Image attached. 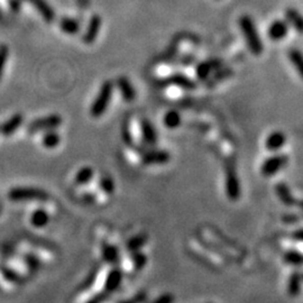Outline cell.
<instances>
[{"mask_svg": "<svg viewBox=\"0 0 303 303\" xmlns=\"http://www.w3.org/2000/svg\"><path fill=\"white\" fill-rule=\"evenodd\" d=\"M239 27L247 47L254 55H261L264 51L261 35L257 31L254 20L249 15H242L239 18Z\"/></svg>", "mask_w": 303, "mask_h": 303, "instance_id": "cell-1", "label": "cell"}, {"mask_svg": "<svg viewBox=\"0 0 303 303\" xmlns=\"http://www.w3.org/2000/svg\"><path fill=\"white\" fill-rule=\"evenodd\" d=\"M113 93H114V84L110 81H106L101 86L100 91H99L95 101H93V103L91 104L90 115L93 118L101 117V116L106 113V110L110 103V100H112Z\"/></svg>", "mask_w": 303, "mask_h": 303, "instance_id": "cell-2", "label": "cell"}, {"mask_svg": "<svg viewBox=\"0 0 303 303\" xmlns=\"http://www.w3.org/2000/svg\"><path fill=\"white\" fill-rule=\"evenodd\" d=\"M9 200L14 202H29V201H46L48 195L44 190L31 186H18L9 191Z\"/></svg>", "mask_w": 303, "mask_h": 303, "instance_id": "cell-3", "label": "cell"}, {"mask_svg": "<svg viewBox=\"0 0 303 303\" xmlns=\"http://www.w3.org/2000/svg\"><path fill=\"white\" fill-rule=\"evenodd\" d=\"M225 190L226 195H227V197L231 201H237L240 198L241 186L234 163L226 164Z\"/></svg>", "mask_w": 303, "mask_h": 303, "instance_id": "cell-4", "label": "cell"}, {"mask_svg": "<svg viewBox=\"0 0 303 303\" xmlns=\"http://www.w3.org/2000/svg\"><path fill=\"white\" fill-rule=\"evenodd\" d=\"M289 163V157L285 154H275L269 156L263 162L261 167V174L265 178L277 175L281 170H283Z\"/></svg>", "mask_w": 303, "mask_h": 303, "instance_id": "cell-5", "label": "cell"}, {"mask_svg": "<svg viewBox=\"0 0 303 303\" xmlns=\"http://www.w3.org/2000/svg\"><path fill=\"white\" fill-rule=\"evenodd\" d=\"M62 125V118L59 115H49L46 117L38 118L29 125L27 131L30 134H37L41 131L54 130Z\"/></svg>", "mask_w": 303, "mask_h": 303, "instance_id": "cell-6", "label": "cell"}, {"mask_svg": "<svg viewBox=\"0 0 303 303\" xmlns=\"http://www.w3.org/2000/svg\"><path fill=\"white\" fill-rule=\"evenodd\" d=\"M170 159V153L163 150L143 151L142 153V162L145 165H161L168 163Z\"/></svg>", "mask_w": 303, "mask_h": 303, "instance_id": "cell-7", "label": "cell"}, {"mask_svg": "<svg viewBox=\"0 0 303 303\" xmlns=\"http://www.w3.org/2000/svg\"><path fill=\"white\" fill-rule=\"evenodd\" d=\"M289 34V24L285 20L277 19L272 21L267 30V35L269 40L273 42L283 41L284 38Z\"/></svg>", "mask_w": 303, "mask_h": 303, "instance_id": "cell-8", "label": "cell"}, {"mask_svg": "<svg viewBox=\"0 0 303 303\" xmlns=\"http://www.w3.org/2000/svg\"><path fill=\"white\" fill-rule=\"evenodd\" d=\"M116 86H117L120 95L125 101H134V99L136 98V90L126 76H118L117 80H116Z\"/></svg>", "mask_w": 303, "mask_h": 303, "instance_id": "cell-9", "label": "cell"}, {"mask_svg": "<svg viewBox=\"0 0 303 303\" xmlns=\"http://www.w3.org/2000/svg\"><path fill=\"white\" fill-rule=\"evenodd\" d=\"M286 144V135L281 130H274L265 140V147L269 152H278Z\"/></svg>", "mask_w": 303, "mask_h": 303, "instance_id": "cell-10", "label": "cell"}, {"mask_svg": "<svg viewBox=\"0 0 303 303\" xmlns=\"http://www.w3.org/2000/svg\"><path fill=\"white\" fill-rule=\"evenodd\" d=\"M141 133L143 141L147 146H154L157 143V133L155 127L148 119L141 120Z\"/></svg>", "mask_w": 303, "mask_h": 303, "instance_id": "cell-11", "label": "cell"}, {"mask_svg": "<svg viewBox=\"0 0 303 303\" xmlns=\"http://www.w3.org/2000/svg\"><path fill=\"white\" fill-rule=\"evenodd\" d=\"M100 27H101L100 16L93 15L89 21V25H88V29L85 33V35H84V42L86 44H92L93 42H95L97 40L99 32H100Z\"/></svg>", "mask_w": 303, "mask_h": 303, "instance_id": "cell-12", "label": "cell"}, {"mask_svg": "<svg viewBox=\"0 0 303 303\" xmlns=\"http://www.w3.org/2000/svg\"><path fill=\"white\" fill-rule=\"evenodd\" d=\"M285 21L294 29L299 34H303V15L294 8H288L285 10Z\"/></svg>", "mask_w": 303, "mask_h": 303, "instance_id": "cell-13", "label": "cell"}, {"mask_svg": "<svg viewBox=\"0 0 303 303\" xmlns=\"http://www.w3.org/2000/svg\"><path fill=\"white\" fill-rule=\"evenodd\" d=\"M275 194H277L279 200L286 207L295 206L297 201L292 195L290 188L285 183H279L275 185Z\"/></svg>", "mask_w": 303, "mask_h": 303, "instance_id": "cell-14", "label": "cell"}, {"mask_svg": "<svg viewBox=\"0 0 303 303\" xmlns=\"http://www.w3.org/2000/svg\"><path fill=\"white\" fill-rule=\"evenodd\" d=\"M23 121H24V117L20 114H16L12 116L6 123H4L2 126H0V133L5 136L13 135L18 130L20 125L23 124Z\"/></svg>", "mask_w": 303, "mask_h": 303, "instance_id": "cell-15", "label": "cell"}, {"mask_svg": "<svg viewBox=\"0 0 303 303\" xmlns=\"http://www.w3.org/2000/svg\"><path fill=\"white\" fill-rule=\"evenodd\" d=\"M303 283V274L299 271H294L290 275L288 281V293L291 296H297L301 293Z\"/></svg>", "mask_w": 303, "mask_h": 303, "instance_id": "cell-16", "label": "cell"}, {"mask_svg": "<svg viewBox=\"0 0 303 303\" xmlns=\"http://www.w3.org/2000/svg\"><path fill=\"white\" fill-rule=\"evenodd\" d=\"M165 81H168L169 85L180 87V88H182V89H185V90H192L197 87L195 81H192L189 76L181 74V73H176V74L171 75L170 78Z\"/></svg>", "mask_w": 303, "mask_h": 303, "instance_id": "cell-17", "label": "cell"}, {"mask_svg": "<svg viewBox=\"0 0 303 303\" xmlns=\"http://www.w3.org/2000/svg\"><path fill=\"white\" fill-rule=\"evenodd\" d=\"M288 59L296 73L303 80V52L297 48H291L288 52Z\"/></svg>", "mask_w": 303, "mask_h": 303, "instance_id": "cell-18", "label": "cell"}, {"mask_svg": "<svg viewBox=\"0 0 303 303\" xmlns=\"http://www.w3.org/2000/svg\"><path fill=\"white\" fill-rule=\"evenodd\" d=\"M31 4L34 5V7L38 10V13L42 15V17L45 19L47 23H52L55 17V14L51 6H48L45 0H29Z\"/></svg>", "mask_w": 303, "mask_h": 303, "instance_id": "cell-19", "label": "cell"}, {"mask_svg": "<svg viewBox=\"0 0 303 303\" xmlns=\"http://www.w3.org/2000/svg\"><path fill=\"white\" fill-rule=\"evenodd\" d=\"M283 261L291 266H303V253L295 250L286 251L283 254Z\"/></svg>", "mask_w": 303, "mask_h": 303, "instance_id": "cell-20", "label": "cell"}, {"mask_svg": "<svg viewBox=\"0 0 303 303\" xmlns=\"http://www.w3.org/2000/svg\"><path fill=\"white\" fill-rule=\"evenodd\" d=\"M218 64L219 62L216 60H212V61H207V62H203L200 63L199 65L197 67V75L198 78L200 80H205L207 76H209L212 71L218 68Z\"/></svg>", "mask_w": 303, "mask_h": 303, "instance_id": "cell-21", "label": "cell"}, {"mask_svg": "<svg viewBox=\"0 0 303 303\" xmlns=\"http://www.w3.org/2000/svg\"><path fill=\"white\" fill-rule=\"evenodd\" d=\"M182 123L181 115L176 112V110H170L163 117V124L165 127L169 129H175L178 128Z\"/></svg>", "mask_w": 303, "mask_h": 303, "instance_id": "cell-22", "label": "cell"}, {"mask_svg": "<svg viewBox=\"0 0 303 303\" xmlns=\"http://www.w3.org/2000/svg\"><path fill=\"white\" fill-rule=\"evenodd\" d=\"M61 143V136L55 130H48L45 131V134L42 137V144L45 148L48 150H53V148L58 147Z\"/></svg>", "mask_w": 303, "mask_h": 303, "instance_id": "cell-23", "label": "cell"}, {"mask_svg": "<svg viewBox=\"0 0 303 303\" xmlns=\"http://www.w3.org/2000/svg\"><path fill=\"white\" fill-rule=\"evenodd\" d=\"M93 175H95V171L90 167H85L79 170V172L76 173L74 178V183L76 185H86L89 183L92 180Z\"/></svg>", "mask_w": 303, "mask_h": 303, "instance_id": "cell-24", "label": "cell"}, {"mask_svg": "<svg viewBox=\"0 0 303 303\" xmlns=\"http://www.w3.org/2000/svg\"><path fill=\"white\" fill-rule=\"evenodd\" d=\"M60 27L61 30H62L64 33H67V34L73 35L79 32L80 24L78 20H75L73 18H63L61 20Z\"/></svg>", "mask_w": 303, "mask_h": 303, "instance_id": "cell-25", "label": "cell"}, {"mask_svg": "<svg viewBox=\"0 0 303 303\" xmlns=\"http://www.w3.org/2000/svg\"><path fill=\"white\" fill-rule=\"evenodd\" d=\"M99 188L107 195H113L115 192V182L108 175H104L99 180Z\"/></svg>", "mask_w": 303, "mask_h": 303, "instance_id": "cell-26", "label": "cell"}, {"mask_svg": "<svg viewBox=\"0 0 303 303\" xmlns=\"http://www.w3.org/2000/svg\"><path fill=\"white\" fill-rule=\"evenodd\" d=\"M48 222V214L44 210H36L32 216V223L33 225L37 226V227H42V226L46 225Z\"/></svg>", "mask_w": 303, "mask_h": 303, "instance_id": "cell-27", "label": "cell"}, {"mask_svg": "<svg viewBox=\"0 0 303 303\" xmlns=\"http://www.w3.org/2000/svg\"><path fill=\"white\" fill-rule=\"evenodd\" d=\"M121 137H123V142L127 146H131L134 144L133 135H131L130 128H129V126L127 124H125L123 126V129H121Z\"/></svg>", "mask_w": 303, "mask_h": 303, "instance_id": "cell-28", "label": "cell"}, {"mask_svg": "<svg viewBox=\"0 0 303 303\" xmlns=\"http://www.w3.org/2000/svg\"><path fill=\"white\" fill-rule=\"evenodd\" d=\"M146 240H147L146 236L139 235V236H136V237H134V238H131L129 240L128 247L130 250H137V249H140V247H142L143 245H144L146 242Z\"/></svg>", "mask_w": 303, "mask_h": 303, "instance_id": "cell-29", "label": "cell"}, {"mask_svg": "<svg viewBox=\"0 0 303 303\" xmlns=\"http://www.w3.org/2000/svg\"><path fill=\"white\" fill-rule=\"evenodd\" d=\"M8 47L6 45H0V79L3 76V72L5 69V64L7 62L8 59Z\"/></svg>", "mask_w": 303, "mask_h": 303, "instance_id": "cell-30", "label": "cell"}, {"mask_svg": "<svg viewBox=\"0 0 303 303\" xmlns=\"http://www.w3.org/2000/svg\"><path fill=\"white\" fill-rule=\"evenodd\" d=\"M174 302V296L172 294H164L159 296L158 299L153 302V303H173Z\"/></svg>", "mask_w": 303, "mask_h": 303, "instance_id": "cell-31", "label": "cell"}, {"mask_svg": "<svg viewBox=\"0 0 303 303\" xmlns=\"http://www.w3.org/2000/svg\"><path fill=\"white\" fill-rule=\"evenodd\" d=\"M292 238L296 241H302L303 242V228L295 230L293 234H292Z\"/></svg>", "mask_w": 303, "mask_h": 303, "instance_id": "cell-32", "label": "cell"}, {"mask_svg": "<svg viewBox=\"0 0 303 303\" xmlns=\"http://www.w3.org/2000/svg\"><path fill=\"white\" fill-rule=\"evenodd\" d=\"M82 200H84L87 203H92V202H95L96 197L93 196L92 194H86V195L82 196Z\"/></svg>", "mask_w": 303, "mask_h": 303, "instance_id": "cell-33", "label": "cell"}, {"mask_svg": "<svg viewBox=\"0 0 303 303\" xmlns=\"http://www.w3.org/2000/svg\"><path fill=\"white\" fill-rule=\"evenodd\" d=\"M10 6L14 10H18L19 9V4L18 0H10Z\"/></svg>", "mask_w": 303, "mask_h": 303, "instance_id": "cell-34", "label": "cell"}, {"mask_svg": "<svg viewBox=\"0 0 303 303\" xmlns=\"http://www.w3.org/2000/svg\"><path fill=\"white\" fill-rule=\"evenodd\" d=\"M297 205H299V207L301 208V210H302V212H303V200H301V201L297 202Z\"/></svg>", "mask_w": 303, "mask_h": 303, "instance_id": "cell-35", "label": "cell"}]
</instances>
